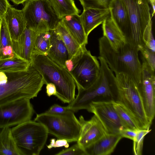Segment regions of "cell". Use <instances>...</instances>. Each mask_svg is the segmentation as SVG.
<instances>
[{
  "mask_svg": "<svg viewBox=\"0 0 155 155\" xmlns=\"http://www.w3.org/2000/svg\"><path fill=\"white\" fill-rule=\"evenodd\" d=\"M45 84L40 73L31 65L26 70L0 71V106L37 96Z\"/></svg>",
  "mask_w": 155,
  "mask_h": 155,
  "instance_id": "6da1fadb",
  "label": "cell"
},
{
  "mask_svg": "<svg viewBox=\"0 0 155 155\" xmlns=\"http://www.w3.org/2000/svg\"><path fill=\"white\" fill-rule=\"evenodd\" d=\"M100 63V71L94 83L87 88L77 86L78 94L76 97L67 107L74 112L88 110L93 102L115 101L117 89L115 76L104 60L98 57Z\"/></svg>",
  "mask_w": 155,
  "mask_h": 155,
  "instance_id": "7a4b0ae2",
  "label": "cell"
},
{
  "mask_svg": "<svg viewBox=\"0 0 155 155\" xmlns=\"http://www.w3.org/2000/svg\"><path fill=\"white\" fill-rule=\"evenodd\" d=\"M99 42L100 56L110 69L115 74L127 75L138 85L142 67L138 57L139 49L127 42L120 48L115 49L104 36L99 38Z\"/></svg>",
  "mask_w": 155,
  "mask_h": 155,
  "instance_id": "3957f363",
  "label": "cell"
},
{
  "mask_svg": "<svg viewBox=\"0 0 155 155\" xmlns=\"http://www.w3.org/2000/svg\"><path fill=\"white\" fill-rule=\"evenodd\" d=\"M31 65L41 75L45 84L49 83L56 87L55 96L64 103H70L75 99L76 84L72 76L64 67L47 55L33 53Z\"/></svg>",
  "mask_w": 155,
  "mask_h": 155,
  "instance_id": "277c9868",
  "label": "cell"
},
{
  "mask_svg": "<svg viewBox=\"0 0 155 155\" xmlns=\"http://www.w3.org/2000/svg\"><path fill=\"white\" fill-rule=\"evenodd\" d=\"M117 89L115 101L123 104L130 112L140 129L149 130L138 85L127 75L116 74Z\"/></svg>",
  "mask_w": 155,
  "mask_h": 155,
  "instance_id": "5b68a950",
  "label": "cell"
},
{
  "mask_svg": "<svg viewBox=\"0 0 155 155\" xmlns=\"http://www.w3.org/2000/svg\"><path fill=\"white\" fill-rule=\"evenodd\" d=\"M74 112L70 110L63 114L55 115L45 112L37 114L34 120L43 125L48 134L68 142L77 141L82 126Z\"/></svg>",
  "mask_w": 155,
  "mask_h": 155,
  "instance_id": "8992f818",
  "label": "cell"
},
{
  "mask_svg": "<svg viewBox=\"0 0 155 155\" xmlns=\"http://www.w3.org/2000/svg\"><path fill=\"white\" fill-rule=\"evenodd\" d=\"M127 8L128 30L125 39L139 50L145 45L143 35L148 24L152 20L148 0H123Z\"/></svg>",
  "mask_w": 155,
  "mask_h": 155,
  "instance_id": "52a82bcc",
  "label": "cell"
},
{
  "mask_svg": "<svg viewBox=\"0 0 155 155\" xmlns=\"http://www.w3.org/2000/svg\"><path fill=\"white\" fill-rule=\"evenodd\" d=\"M11 130L16 143L25 155H39L48 134L43 125L31 120L13 127Z\"/></svg>",
  "mask_w": 155,
  "mask_h": 155,
  "instance_id": "ba28073f",
  "label": "cell"
},
{
  "mask_svg": "<svg viewBox=\"0 0 155 155\" xmlns=\"http://www.w3.org/2000/svg\"><path fill=\"white\" fill-rule=\"evenodd\" d=\"M21 10L26 27L37 32L55 29L60 20L49 0H27Z\"/></svg>",
  "mask_w": 155,
  "mask_h": 155,
  "instance_id": "9c48e42d",
  "label": "cell"
},
{
  "mask_svg": "<svg viewBox=\"0 0 155 155\" xmlns=\"http://www.w3.org/2000/svg\"><path fill=\"white\" fill-rule=\"evenodd\" d=\"M69 72L77 86L86 89L90 87L97 79L100 71V64L96 57L87 50L86 45Z\"/></svg>",
  "mask_w": 155,
  "mask_h": 155,
  "instance_id": "30bf717a",
  "label": "cell"
},
{
  "mask_svg": "<svg viewBox=\"0 0 155 155\" xmlns=\"http://www.w3.org/2000/svg\"><path fill=\"white\" fill-rule=\"evenodd\" d=\"M34 111L30 99L19 100L0 106V129L31 120Z\"/></svg>",
  "mask_w": 155,
  "mask_h": 155,
  "instance_id": "8fae6325",
  "label": "cell"
},
{
  "mask_svg": "<svg viewBox=\"0 0 155 155\" xmlns=\"http://www.w3.org/2000/svg\"><path fill=\"white\" fill-rule=\"evenodd\" d=\"M141 64L138 87L146 118L151 125L155 114V71L144 61Z\"/></svg>",
  "mask_w": 155,
  "mask_h": 155,
  "instance_id": "7c38bea8",
  "label": "cell"
},
{
  "mask_svg": "<svg viewBox=\"0 0 155 155\" xmlns=\"http://www.w3.org/2000/svg\"><path fill=\"white\" fill-rule=\"evenodd\" d=\"M113 101L93 102L87 110L94 114L101 122L107 134H119L127 128L116 111Z\"/></svg>",
  "mask_w": 155,
  "mask_h": 155,
  "instance_id": "4fadbf2b",
  "label": "cell"
},
{
  "mask_svg": "<svg viewBox=\"0 0 155 155\" xmlns=\"http://www.w3.org/2000/svg\"><path fill=\"white\" fill-rule=\"evenodd\" d=\"M79 121L82 126L80 136L77 143L85 149L107 134L102 124L94 115L89 120H86L82 116Z\"/></svg>",
  "mask_w": 155,
  "mask_h": 155,
  "instance_id": "5bb4252c",
  "label": "cell"
},
{
  "mask_svg": "<svg viewBox=\"0 0 155 155\" xmlns=\"http://www.w3.org/2000/svg\"><path fill=\"white\" fill-rule=\"evenodd\" d=\"M37 33L26 27L18 40L15 41H13V49L16 56L31 62Z\"/></svg>",
  "mask_w": 155,
  "mask_h": 155,
  "instance_id": "9a60e30c",
  "label": "cell"
},
{
  "mask_svg": "<svg viewBox=\"0 0 155 155\" xmlns=\"http://www.w3.org/2000/svg\"><path fill=\"white\" fill-rule=\"evenodd\" d=\"M4 18L12 41H18L26 27L21 10L10 5L8 7Z\"/></svg>",
  "mask_w": 155,
  "mask_h": 155,
  "instance_id": "2e32d148",
  "label": "cell"
},
{
  "mask_svg": "<svg viewBox=\"0 0 155 155\" xmlns=\"http://www.w3.org/2000/svg\"><path fill=\"white\" fill-rule=\"evenodd\" d=\"M122 138L119 134H107L84 149L87 155H110Z\"/></svg>",
  "mask_w": 155,
  "mask_h": 155,
  "instance_id": "e0dca14e",
  "label": "cell"
},
{
  "mask_svg": "<svg viewBox=\"0 0 155 155\" xmlns=\"http://www.w3.org/2000/svg\"><path fill=\"white\" fill-rule=\"evenodd\" d=\"M110 14L109 8L83 10L80 18L87 36L88 37L92 30L102 24Z\"/></svg>",
  "mask_w": 155,
  "mask_h": 155,
  "instance_id": "ac0fdd59",
  "label": "cell"
},
{
  "mask_svg": "<svg viewBox=\"0 0 155 155\" xmlns=\"http://www.w3.org/2000/svg\"><path fill=\"white\" fill-rule=\"evenodd\" d=\"M47 55L64 67L66 61L70 59L69 54L67 47L54 29L51 31L50 46Z\"/></svg>",
  "mask_w": 155,
  "mask_h": 155,
  "instance_id": "d6986e66",
  "label": "cell"
},
{
  "mask_svg": "<svg viewBox=\"0 0 155 155\" xmlns=\"http://www.w3.org/2000/svg\"><path fill=\"white\" fill-rule=\"evenodd\" d=\"M109 8L112 20L125 38L128 32L129 20L127 8L123 0H112Z\"/></svg>",
  "mask_w": 155,
  "mask_h": 155,
  "instance_id": "ffe728a7",
  "label": "cell"
},
{
  "mask_svg": "<svg viewBox=\"0 0 155 155\" xmlns=\"http://www.w3.org/2000/svg\"><path fill=\"white\" fill-rule=\"evenodd\" d=\"M60 21L81 46L86 45L87 44L88 37L85 32L80 15H72L66 16Z\"/></svg>",
  "mask_w": 155,
  "mask_h": 155,
  "instance_id": "44dd1931",
  "label": "cell"
},
{
  "mask_svg": "<svg viewBox=\"0 0 155 155\" xmlns=\"http://www.w3.org/2000/svg\"><path fill=\"white\" fill-rule=\"evenodd\" d=\"M103 36L106 38L111 46L118 49L126 42L124 36L112 20L110 14L102 23Z\"/></svg>",
  "mask_w": 155,
  "mask_h": 155,
  "instance_id": "7402d4cb",
  "label": "cell"
},
{
  "mask_svg": "<svg viewBox=\"0 0 155 155\" xmlns=\"http://www.w3.org/2000/svg\"><path fill=\"white\" fill-rule=\"evenodd\" d=\"M25 155L18 146L10 127L0 129V155Z\"/></svg>",
  "mask_w": 155,
  "mask_h": 155,
  "instance_id": "603a6c76",
  "label": "cell"
},
{
  "mask_svg": "<svg viewBox=\"0 0 155 155\" xmlns=\"http://www.w3.org/2000/svg\"><path fill=\"white\" fill-rule=\"evenodd\" d=\"M16 56L13 49V41L4 17L1 19L0 27V59Z\"/></svg>",
  "mask_w": 155,
  "mask_h": 155,
  "instance_id": "cb8c5ba5",
  "label": "cell"
},
{
  "mask_svg": "<svg viewBox=\"0 0 155 155\" xmlns=\"http://www.w3.org/2000/svg\"><path fill=\"white\" fill-rule=\"evenodd\" d=\"M49 1L52 9L60 20L66 16L79 15L80 12L74 0H49Z\"/></svg>",
  "mask_w": 155,
  "mask_h": 155,
  "instance_id": "d4e9b609",
  "label": "cell"
},
{
  "mask_svg": "<svg viewBox=\"0 0 155 155\" xmlns=\"http://www.w3.org/2000/svg\"><path fill=\"white\" fill-rule=\"evenodd\" d=\"M54 30L59 35L67 47L70 59L79 51L81 46L74 39L60 21Z\"/></svg>",
  "mask_w": 155,
  "mask_h": 155,
  "instance_id": "484cf974",
  "label": "cell"
},
{
  "mask_svg": "<svg viewBox=\"0 0 155 155\" xmlns=\"http://www.w3.org/2000/svg\"><path fill=\"white\" fill-rule=\"evenodd\" d=\"M31 62L17 56L12 58L0 59V71H23L31 65Z\"/></svg>",
  "mask_w": 155,
  "mask_h": 155,
  "instance_id": "4316f807",
  "label": "cell"
},
{
  "mask_svg": "<svg viewBox=\"0 0 155 155\" xmlns=\"http://www.w3.org/2000/svg\"><path fill=\"white\" fill-rule=\"evenodd\" d=\"M51 30L37 32L36 35L33 53L47 55L50 48Z\"/></svg>",
  "mask_w": 155,
  "mask_h": 155,
  "instance_id": "83f0119b",
  "label": "cell"
},
{
  "mask_svg": "<svg viewBox=\"0 0 155 155\" xmlns=\"http://www.w3.org/2000/svg\"><path fill=\"white\" fill-rule=\"evenodd\" d=\"M113 103L120 118L126 128L139 130L135 120L125 106L117 101H113Z\"/></svg>",
  "mask_w": 155,
  "mask_h": 155,
  "instance_id": "f1b7e54d",
  "label": "cell"
},
{
  "mask_svg": "<svg viewBox=\"0 0 155 155\" xmlns=\"http://www.w3.org/2000/svg\"><path fill=\"white\" fill-rule=\"evenodd\" d=\"M83 10L89 9H109L112 0H78Z\"/></svg>",
  "mask_w": 155,
  "mask_h": 155,
  "instance_id": "f546056e",
  "label": "cell"
},
{
  "mask_svg": "<svg viewBox=\"0 0 155 155\" xmlns=\"http://www.w3.org/2000/svg\"><path fill=\"white\" fill-rule=\"evenodd\" d=\"M151 130L139 129L133 141V150L135 155H141L142 153L143 142L144 137Z\"/></svg>",
  "mask_w": 155,
  "mask_h": 155,
  "instance_id": "4dcf8cb0",
  "label": "cell"
},
{
  "mask_svg": "<svg viewBox=\"0 0 155 155\" xmlns=\"http://www.w3.org/2000/svg\"><path fill=\"white\" fill-rule=\"evenodd\" d=\"M143 40L145 45L155 52V42L152 32V21H150L144 31Z\"/></svg>",
  "mask_w": 155,
  "mask_h": 155,
  "instance_id": "1f68e13d",
  "label": "cell"
},
{
  "mask_svg": "<svg viewBox=\"0 0 155 155\" xmlns=\"http://www.w3.org/2000/svg\"><path fill=\"white\" fill-rule=\"evenodd\" d=\"M143 57V61L145 62L151 69L155 71V52L144 45L140 50Z\"/></svg>",
  "mask_w": 155,
  "mask_h": 155,
  "instance_id": "d6a6232c",
  "label": "cell"
},
{
  "mask_svg": "<svg viewBox=\"0 0 155 155\" xmlns=\"http://www.w3.org/2000/svg\"><path fill=\"white\" fill-rule=\"evenodd\" d=\"M56 155H87L85 149L77 143L72 147L55 154Z\"/></svg>",
  "mask_w": 155,
  "mask_h": 155,
  "instance_id": "836d02e7",
  "label": "cell"
},
{
  "mask_svg": "<svg viewBox=\"0 0 155 155\" xmlns=\"http://www.w3.org/2000/svg\"><path fill=\"white\" fill-rule=\"evenodd\" d=\"M70 110L67 108V107H62L55 104L51 106L45 112L53 114L61 115L66 114Z\"/></svg>",
  "mask_w": 155,
  "mask_h": 155,
  "instance_id": "e575fe53",
  "label": "cell"
},
{
  "mask_svg": "<svg viewBox=\"0 0 155 155\" xmlns=\"http://www.w3.org/2000/svg\"><path fill=\"white\" fill-rule=\"evenodd\" d=\"M64 147L68 148L69 147L68 142L64 139H59L55 140V139H51L50 140V143L47 146L48 148L51 149L52 148L59 147Z\"/></svg>",
  "mask_w": 155,
  "mask_h": 155,
  "instance_id": "d590c367",
  "label": "cell"
},
{
  "mask_svg": "<svg viewBox=\"0 0 155 155\" xmlns=\"http://www.w3.org/2000/svg\"><path fill=\"white\" fill-rule=\"evenodd\" d=\"M138 130L128 128H124L121 130L119 134L122 137L128 138L134 140L136 136Z\"/></svg>",
  "mask_w": 155,
  "mask_h": 155,
  "instance_id": "8d00e7d4",
  "label": "cell"
},
{
  "mask_svg": "<svg viewBox=\"0 0 155 155\" xmlns=\"http://www.w3.org/2000/svg\"><path fill=\"white\" fill-rule=\"evenodd\" d=\"M8 0H0V18L4 17L8 6H10Z\"/></svg>",
  "mask_w": 155,
  "mask_h": 155,
  "instance_id": "74e56055",
  "label": "cell"
},
{
  "mask_svg": "<svg viewBox=\"0 0 155 155\" xmlns=\"http://www.w3.org/2000/svg\"><path fill=\"white\" fill-rule=\"evenodd\" d=\"M46 93L47 95L50 97L51 95H56L57 91L55 86L53 83H49L46 84Z\"/></svg>",
  "mask_w": 155,
  "mask_h": 155,
  "instance_id": "f35d334b",
  "label": "cell"
},
{
  "mask_svg": "<svg viewBox=\"0 0 155 155\" xmlns=\"http://www.w3.org/2000/svg\"><path fill=\"white\" fill-rule=\"evenodd\" d=\"M148 1L150 4L152 9V12L151 15V17L152 18L154 15L155 12V0H148Z\"/></svg>",
  "mask_w": 155,
  "mask_h": 155,
  "instance_id": "ab89813d",
  "label": "cell"
},
{
  "mask_svg": "<svg viewBox=\"0 0 155 155\" xmlns=\"http://www.w3.org/2000/svg\"><path fill=\"white\" fill-rule=\"evenodd\" d=\"M14 4L18 5L24 3L27 0H11Z\"/></svg>",
  "mask_w": 155,
  "mask_h": 155,
  "instance_id": "60d3db41",
  "label": "cell"
},
{
  "mask_svg": "<svg viewBox=\"0 0 155 155\" xmlns=\"http://www.w3.org/2000/svg\"><path fill=\"white\" fill-rule=\"evenodd\" d=\"M1 19L0 18V25H1Z\"/></svg>",
  "mask_w": 155,
  "mask_h": 155,
  "instance_id": "b9f144b4",
  "label": "cell"
}]
</instances>
